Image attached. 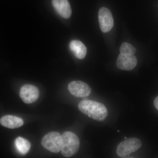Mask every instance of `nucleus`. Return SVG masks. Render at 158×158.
<instances>
[{"label":"nucleus","mask_w":158,"mask_h":158,"mask_svg":"<svg viewBox=\"0 0 158 158\" xmlns=\"http://www.w3.org/2000/svg\"><path fill=\"white\" fill-rule=\"evenodd\" d=\"M138 63V60L135 55L120 54L116 61V65L119 69L130 71L135 68Z\"/></svg>","instance_id":"8"},{"label":"nucleus","mask_w":158,"mask_h":158,"mask_svg":"<svg viewBox=\"0 0 158 158\" xmlns=\"http://www.w3.org/2000/svg\"><path fill=\"white\" fill-rule=\"evenodd\" d=\"M53 6L59 15L65 19L70 18L72 10L68 0H52Z\"/></svg>","instance_id":"9"},{"label":"nucleus","mask_w":158,"mask_h":158,"mask_svg":"<svg viewBox=\"0 0 158 158\" xmlns=\"http://www.w3.org/2000/svg\"><path fill=\"white\" fill-rule=\"evenodd\" d=\"M0 123L8 128L15 129L22 126L24 122L22 118L17 116L6 115L1 118Z\"/></svg>","instance_id":"10"},{"label":"nucleus","mask_w":158,"mask_h":158,"mask_svg":"<svg viewBox=\"0 0 158 158\" xmlns=\"http://www.w3.org/2000/svg\"><path fill=\"white\" fill-rule=\"evenodd\" d=\"M142 143L138 138L126 139L119 143L116 149V154L121 158H127L132 153L141 148Z\"/></svg>","instance_id":"3"},{"label":"nucleus","mask_w":158,"mask_h":158,"mask_svg":"<svg viewBox=\"0 0 158 158\" xmlns=\"http://www.w3.org/2000/svg\"><path fill=\"white\" fill-rule=\"evenodd\" d=\"M125 139H127V137H125Z\"/></svg>","instance_id":"15"},{"label":"nucleus","mask_w":158,"mask_h":158,"mask_svg":"<svg viewBox=\"0 0 158 158\" xmlns=\"http://www.w3.org/2000/svg\"><path fill=\"white\" fill-rule=\"evenodd\" d=\"M98 21L100 27L102 32L108 33L113 27V19L112 13L107 8L100 9L98 12Z\"/></svg>","instance_id":"5"},{"label":"nucleus","mask_w":158,"mask_h":158,"mask_svg":"<svg viewBox=\"0 0 158 158\" xmlns=\"http://www.w3.org/2000/svg\"><path fill=\"white\" fill-rule=\"evenodd\" d=\"M62 136L61 152L65 157H70L76 154L80 148V142L78 137L74 133L66 131Z\"/></svg>","instance_id":"2"},{"label":"nucleus","mask_w":158,"mask_h":158,"mask_svg":"<svg viewBox=\"0 0 158 158\" xmlns=\"http://www.w3.org/2000/svg\"><path fill=\"white\" fill-rule=\"evenodd\" d=\"M82 113L98 121H103L108 116L107 109L104 105L92 100L82 101L78 105Z\"/></svg>","instance_id":"1"},{"label":"nucleus","mask_w":158,"mask_h":158,"mask_svg":"<svg viewBox=\"0 0 158 158\" xmlns=\"http://www.w3.org/2000/svg\"><path fill=\"white\" fill-rule=\"evenodd\" d=\"M15 144L17 150L22 155H25L28 152L31 147L30 141L21 137L16 138Z\"/></svg>","instance_id":"12"},{"label":"nucleus","mask_w":158,"mask_h":158,"mask_svg":"<svg viewBox=\"0 0 158 158\" xmlns=\"http://www.w3.org/2000/svg\"><path fill=\"white\" fill-rule=\"evenodd\" d=\"M39 96L38 88L30 85H23L20 90V96L24 102L31 104L36 102Z\"/></svg>","instance_id":"7"},{"label":"nucleus","mask_w":158,"mask_h":158,"mask_svg":"<svg viewBox=\"0 0 158 158\" xmlns=\"http://www.w3.org/2000/svg\"><path fill=\"white\" fill-rule=\"evenodd\" d=\"M118 132H120V131H118Z\"/></svg>","instance_id":"16"},{"label":"nucleus","mask_w":158,"mask_h":158,"mask_svg":"<svg viewBox=\"0 0 158 158\" xmlns=\"http://www.w3.org/2000/svg\"><path fill=\"white\" fill-rule=\"evenodd\" d=\"M69 48L77 59H82L87 54V48L81 41L73 40L69 43Z\"/></svg>","instance_id":"11"},{"label":"nucleus","mask_w":158,"mask_h":158,"mask_svg":"<svg viewBox=\"0 0 158 158\" xmlns=\"http://www.w3.org/2000/svg\"><path fill=\"white\" fill-rule=\"evenodd\" d=\"M68 88L70 93L76 97H86L89 96L91 92L90 86L81 81L70 82L69 84Z\"/></svg>","instance_id":"6"},{"label":"nucleus","mask_w":158,"mask_h":158,"mask_svg":"<svg viewBox=\"0 0 158 158\" xmlns=\"http://www.w3.org/2000/svg\"><path fill=\"white\" fill-rule=\"evenodd\" d=\"M135 48L131 44L127 42H124L120 48V54L128 55H135L136 53Z\"/></svg>","instance_id":"13"},{"label":"nucleus","mask_w":158,"mask_h":158,"mask_svg":"<svg viewBox=\"0 0 158 158\" xmlns=\"http://www.w3.org/2000/svg\"><path fill=\"white\" fill-rule=\"evenodd\" d=\"M62 136L57 132H51L45 135L41 141L43 147L53 153H58L62 147Z\"/></svg>","instance_id":"4"},{"label":"nucleus","mask_w":158,"mask_h":158,"mask_svg":"<svg viewBox=\"0 0 158 158\" xmlns=\"http://www.w3.org/2000/svg\"><path fill=\"white\" fill-rule=\"evenodd\" d=\"M154 106L156 109L158 110V96L155 99L154 101Z\"/></svg>","instance_id":"14"}]
</instances>
